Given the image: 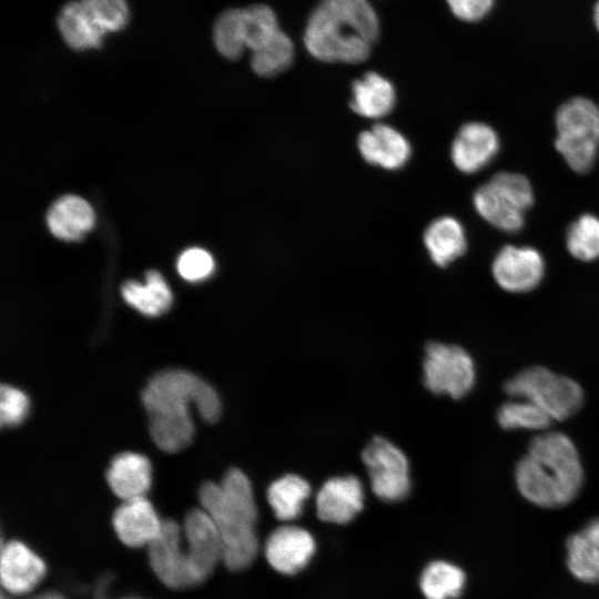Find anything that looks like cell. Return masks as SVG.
Returning a JSON list of instances; mask_svg holds the SVG:
<instances>
[{
    "mask_svg": "<svg viewBox=\"0 0 599 599\" xmlns=\"http://www.w3.org/2000/svg\"><path fill=\"white\" fill-rule=\"evenodd\" d=\"M142 403L150 417L151 437L166 453H176L192 441L191 404L205 422L213 423L221 415V400L214 388L182 369L153 376L142 392Z\"/></svg>",
    "mask_w": 599,
    "mask_h": 599,
    "instance_id": "cell-1",
    "label": "cell"
},
{
    "mask_svg": "<svg viewBox=\"0 0 599 599\" xmlns=\"http://www.w3.org/2000/svg\"><path fill=\"white\" fill-rule=\"evenodd\" d=\"M379 34V20L368 0H321L308 17L304 44L323 62L365 61Z\"/></svg>",
    "mask_w": 599,
    "mask_h": 599,
    "instance_id": "cell-2",
    "label": "cell"
},
{
    "mask_svg": "<svg viewBox=\"0 0 599 599\" xmlns=\"http://www.w3.org/2000/svg\"><path fill=\"white\" fill-rule=\"evenodd\" d=\"M515 479L519 493L542 508H558L579 494L585 474L578 450L565 434L547 432L535 436L518 461Z\"/></svg>",
    "mask_w": 599,
    "mask_h": 599,
    "instance_id": "cell-3",
    "label": "cell"
},
{
    "mask_svg": "<svg viewBox=\"0 0 599 599\" xmlns=\"http://www.w3.org/2000/svg\"><path fill=\"white\" fill-rule=\"evenodd\" d=\"M199 497L220 534L223 564L230 570L247 568L256 557L257 508L252 485L237 468L226 471L221 484L205 483Z\"/></svg>",
    "mask_w": 599,
    "mask_h": 599,
    "instance_id": "cell-4",
    "label": "cell"
},
{
    "mask_svg": "<svg viewBox=\"0 0 599 599\" xmlns=\"http://www.w3.org/2000/svg\"><path fill=\"white\" fill-rule=\"evenodd\" d=\"M555 148L576 173H587L599 151V106L590 99L575 97L556 112Z\"/></svg>",
    "mask_w": 599,
    "mask_h": 599,
    "instance_id": "cell-5",
    "label": "cell"
},
{
    "mask_svg": "<svg viewBox=\"0 0 599 599\" xmlns=\"http://www.w3.org/2000/svg\"><path fill=\"white\" fill-rule=\"evenodd\" d=\"M534 203L529 180L520 173L498 172L479 186L473 196L477 213L494 227L516 233L525 223V213Z\"/></svg>",
    "mask_w": 599,
    "mask_h": 599,
    "instance_id": "cell-6",
    "label": "cell"
},
{
    "mask_svg": "<svg viewBox=\"0 0 599 599\" xmlns=\"http://www.w3.org/2000/svg\"><path fill=\"white\" fill-rule=\"evenodd\" d=\"M504 388L511 397L532 402L556 420L569 418L583 403V392L577 382L541 366L520 370Z\"/></svg>",
    "mask_w": 599,
    "mask_h": 599,
    "instance_id": "cell-7",
    "label": "cell"
},
{
    "mask_svg": "<svg viewBox=\"0 0 599 599\" xmlns=\"http://www.w3.org/2000/svg\"><path fill=\"white\" fill-rule=\"evenodd\" d=\"M425 386L434 394L459 399L475 383V365L460 346L429 343L423 363Z\"/></svg>",
    "mask_w": 599,
    "mask_h": 599,
    "instance_id": "cell-8",
    "label": "cell"
},
{
    "mask_svg": "<svg viewBox=\"0 0 599 599\" xmlns=\"http://www.w3.org/2000/svg\"><path fill=\"white\" fill-rule=\"evenodd\" d=\"M374 494L386 501L403 499L409 491V467L404 453L389 440L375 437L363 450Z\"/></svg>",
    "mask_w": 599,
    "mask_h": 599,
    "instance_id": "cell-9",
    "label": "cell"
},
{
    "mask_svg": "<svg viewBox=\"0 0 599 599\" xmlns=\"http://www.w3.org/2000/svg\"><path fill=\"white\" fill-rule=\"evenodd\" d=\"M184 532L189 575L192 586L203 582L223 557L220 534L210 515L193 509L185 517Z\"/></svg>",
    "mask_w": 599,
    "mask_h": 599,
    "instance_id": "cell-10",
    "label": "cell"
},
{
    "mask_svg": "<svg viewBox=\"0 0 599 599\" xmlns=\"http://www.w3.org/2000/svg\"><path fill=\"white\" fill-rule=\"evenodd\" d=\"M491 272L496 283L510 293L536 288L545 273V262L531 246L505 245L495 256Z\"/></svg>",
    "mask_w": 599,
    "mask_h": 599,
    "instance_id": "cell-11",
    "label": "cell"
},
{
    "mask_svg": "<svg viewBox=\"0 0 599 599\" xmlns=\"http://www.w3.org/2000/svg\"><path fill=\"white\" fill-rule=\"evenodd\" d=\"M182 531L172 519H164L159 536L149 545L152 570L167 587L183 589L192 587Z\"/></svg>",
    "mask_w": 599,
    "mask_h": 599,
    "instance_id": "cell-12",
    "label": "cell"
},
{
    "mask_svg": "<svg viewBox=\"0 0 599 599\" xmlns=\"http://www.w3.org/2000/svg\"><path fill=\"white\" fill-rule=\"evenodd\" d=\"M497 132L484 122H468L451 143V160L463 173L471 174L487 166L499 151Z\"/></svg>",
    "mask_w": 599,
    "mask_h": 599,
    "instance_id": "cell-13",
    "label": "cell"
},
{
    "mask_svg": "<svg viewBox=\"0 0 599 599\" xmlns=\"http://www.w3.org/2000/svg\"><path fill=\"white\" fill-rule=\"evenodd\" d=\"M315 546V540L307 530L296 526H283L270 535L265 544V557L276 571L294 575L308 564Z\"/></svg>",
    "mask_w": 599,
    "mask_h": 599,
    "instance_id": "cell-14",
    "label": "cell"
},
{
    "mask_svg": "<svg viewBox=\"0 0 599 599\" xmlns=\"http://www.w3.org/2000/svg\"><path fill=\"white\" fill-rule=\"evenodd\" d=\"M364 491L355 476L328 479L316 496V512L321 520L347 524L362 510Z\"/></svg>",
    "mask_w": 599,
    "mask_h": 599,
    "instance_id": "cell-15",
    "label": "cell"
},
{
    "mask_svg": "<svg viewBox=\"0 0 599 599\" xmlns=\"http://www.w3.org/2000/svg\"><path fill=\"white\" fill-rule=\"evenodd\" d=\"M113 527L120 540L129 547L150 545L160 534L163 520L145 498L124 501L113 515Z\"/></svg>",
    "mask_w": 599,
    "mask_h": 599,
    "instance_id": "cell-16",
    "label": "cell"
},
{
    "mask_svg": "<svg viewBox=\"0 0 599 599\" xmlns=\"http://www.w3.org/2000/svg\"><path fill=\"white\" fill-rule=\"evenodd\" d=\"M1 581L3 587L16 595L32 590L45 575V564L28 546L12 540L2 547Z\"/></svg>",
    "mask_w": 599,
    "mask_h": 599,
    "instance_id": "cell-17",
    "label": "cell"
},
{
    "mask_svg": "<svg viewBox=\"0 0 599 599\" xmlns=\"http://www.w3.org/2000/svg\"><path fill=\"white\" fill-rule=\"evenodd\" d=\"M357 145L365 161L387 170L402 167L410 155V145L405 136L383 123L362 132Z\"/></svg>",
    "mask_w": 599,
    "mask_h": 599,
    "instance_id": "cell-18",
    "label": "cell"
},
{
    "mask_svg": "<svg viewBox=\"0 0 599 599\" xmlns=\"http://www.w3.org/2000/svg\"><path fill=\"white\" fill-rule=\"evenodd\" d=\"M106 479L112 491L124 501L142 498L151 487V464L141 454L122 453L111 461Z\"/></svg>",
    "mask_w": 599,
    "mask_h": 599,
    "instance_id": "cell-19",
    "label": "cell"
},
{
    "mask_svg": "<svg viewBox=\"0 0 599 599\" xmlns=\"http://www.w3.org/2000/svg\"><path fill=\"white\" fill-rule=\"evenodd\" d=\"M92 206L77 195H64L49 209L47 224L50 232L64 241H78L94 225Z\"/></svg>",
    "mask_w": 599,
    "mask_h": 599,
    "instance_id": "cell-20",
    "label": "cell"
},
{
    "mask_svg": "<svg viewBox=\"0 0 599 599\" xmlns=\"http://www.w3.org/2000/svg\"><path fill=\"white\" fill-rule=\"evenodd\" d=\"M566 549L571 575L582 582H599V518L569 536Z\"/></svg>",
    "mask_w": 599,
    "mask_h": 599,
    "instance_id": "cell-21",
    "label": "cell"
},
{
    "mask_svg": "<svg viewBox=\"0 0 599 599\" xmlns=\"http://www.w3.org/2000/svg\"><path fill=\"white\" fill-rule=\"evenodd\" d=\"M396 102L394 85L376 72H367L352 87L351 108L357 114L379 119L387 115Z\"/></svg>",
    "mask_w": 599,
    "mask_h": 599,
    "instance_id": "cell-22",
    "label": "cell"
},
{
    "mask_svg": "<svg viewBox=\"0 0 599 599\" xmlns=\"http://www.w3.org/2000/svg\"><path fill=\"white\" fill-rule=\"evenodd\" d=\"M425 246L435 264L445 267L467 250V240L461 223L451 216L434 220L424 234Z\"/></svg>",
    "mask_w": 599,
    "mask_h": 599,
    "instance_id": "cell-23",
    "label": "cell"
},
{
    "mask_svg": "<svg viewBox=\"0 0 599 599\" xmlns=\"http://www.w3.org/2000/svg\"><path fill=\"white\" fill-rule=\"evenodd\" d=\"M57 26L64 42L74 50L99 48L105 35L80 0L62 7Z\"/></svg>",
    "mask_w": 599,
    "mask_h": 599,
    "instance_id": "cell-24",
    "label": "cell"
},
{
    "mask_svg": "<svg viewBox=\"0 0 599 599\" xmlns=\"http://www.w3.org/2000/svg\"><path fill=\"white\" fill-rule=\"evenodd\" d=\"M123 300L146 316H159L172 304V293L163 276L152 270L145 274V283L128 281L121 288Z\"/></svg>",
    "mask_w": 599,
    "mask_h": 599,
    "instance_id": "cell-25",
    "label": "cell"
},
{
    "mask_svg": "<svg viewBox=\"0 0 599 599\" xmlns=\"http://www.w3.org/2000/svg\"><path fill=\"white\" fill-rule=\"evenodd\" d=\"M309 494L308 483L297 475L290 474L270 485L267 500L280 520L290 521L301 515Z\"/></svg>",
    "mask_w": 599,
    "mask_h": 599,
    "instance_id": "cell-26",
    "label": "cell"
},
{
    "mask_svg": "<svg viewBox=\"0 0 599 599\" xmlns=\"http://www.w3.org/2000/svg\"><path fill=\"white\" fill-rule=\"evenodd\" d=\"M420 589L426 599H456L466 583V575L447 561L430 562L420 576Z\"/></svg>",
    "mask_w": 599,
    "mask_h": 599,
    "instance_id": "cell-27",
    "label": "cell"
},
{
    "mask_svg": "<svg viewBox=\"0 0 599 599\" xmlns=\"http://www.w3.org/2000/svg\"><path fill=\"white\" fill-rule=\"evenodd\" d=\"M294 59V44L281 29L263 48L252 52L251 67L261 77H273L286 70Z\"/></svg>",
    "mask_w": 599,
    "mask_h": 599,
    "instance_id": "cell-28",
    "label": "cell"
},
{
    "mask_svg": "<svg viewBox=\"0 0 599 599\" xmlns=\"http://www.w3.org/2000/svg\"><path fill=\"white\" fill-rule=\"evenodd\" d=\"M213 42L226 59L242 55L246 49L243 26V8H231L219 14L213 24Z\"/></svg>",
    "mask_w": 599,
    "mask_h": 599,
    "instance_id": "cell-29",
    "label": "cell"
},
{
    "mask_svg": "<svg viewBox=\"0 0 599 599\" xmlns=\"http://www.w3.org/2000/svg\"><path fill=\"white\" fill-rule=\"evenodd\" d=\"M568 252L577 260L592 262L599 258V217L585 213L567 231Z\"/></svg>",
    "mask_w": 599,
    "mask_h": 599,
    "instance_id": "cell-30",
    "label": "cell"
},
{
    "mask_svg": "<svg viewBox=\"0 0 599 599\" xmlns=\"http://www.w3.org/2000/svg\"><path fill=\"white\" fill-rule=\"evenodd\" d=\"M504 403L497 413V422L504 429L542 430L554 420L545 410L530 400Z\"/></svg>",
    "mask_w": 599,
    "mask_h": 599,
    "instance_id": "cell-31",
    "label": "cell"
},
{
    "mask_svg": "<svg viewBox=\"0 0 599 599\" xmlns=\"http://www.w3.org/2000/svg\"><path fill=\"white\" fill-rule=\"evenodd\" d=\"M243 26L245 45L252 52L263 48L281 30L273 9L262 3L243 8Z\"/></svg>",
    "mask_w": 599,
    "mask_h": 599,
    "instance_id": "cell-32",
    "label": "cell"
},
{
    "mask_svg": "<svg viewBox=\"0 0 599 599\" xmlns=\"http://www.w3.org/2000/svg\"><path fill=\"white\" fill-rule=\"evenodd\" d=\"M94 22L103 32H116L129 20V7L125 0H80Z\"/></svg>",
    "mask_w": 599,
    "mask_h": 599,
    "instance_id": "cell-33",
    "label": "cell"
},
{
    "mask_svg": "<svg viewBox=\"0 0 599 599\" xmlns=\"http://www.w3.org/2000/svg\"><path fill=\"white\" fill-rule=\"evenodd\" d=\"M214 265V260L207 251L191 247L179 256L176 267L184 280L199 282L212 275Z\"/></svg>",
    "mask_w": 599,
    "mask_h": 599,
    "instance_id": "cell-34",
    "label": "cell"
},
{
    "mask_svg": "<svg viewBox=\"0 0 599 599\" xmlns=\"http://www.w3.org/2000/svg\"><path fill=\"white\" fill-rule=\"evenodd\" d=\"M29 410L28 396L11 385L0 389V422L2 426H17L24 420Z\"/></svg>",
    "mask_w": 599,
    "mask_h": 599,
    "instance_id": "cell-35",
    "label": "cell"
},
{
    "mask_svg": "<svg viewBox=\"0 0 599 599\" xmlns=\"http://www.w3.org/2000/svg\"><path fill=\"white\" fill-rule=\"evenodd\" d=\"M446 2L457 19L477 22L493 10L496 0H446Z\"/></svg>",
    "mask_w": 599,
    "mask_h": 599,
    "instance_id": "cell-36",
    "label": "cell"
},
{
    "mask_svg": "<svg viewBox=\"0 0 599 599\" xmlns=\"http://www.w3.org/2000/svg\"><path fill=\"white\" fill-rule=\"evenodd\" d=\"M32 599H64V598L57 592H47V593L37 596Z\"/></svg>",
    "mask_w": 599,
    "mask_h": 599,
    "instance_id": "cell-37",
    "label": "cell"
},
{
    "mask_svg": "<svg viewBox=\"0 0 599 599\" xmlns=\"http://www.w3.org/2000/svg\"><path fill=\"white\" fill-rule=\"evenodd\" d=\"M593 22L597 31L599 32V1L595 4L593 8Z\"/></svg>",
    "mask_w": 599,
    "mask_h": 599,
    "instance_id": "cell-38",
    "label": "cell"
},
{
    "mask_svg": "<svg viewBox=\"0 0 599 599\" xmlns=\"http://www.w3.org/2000/svg\"><path fill=\"white\" fill-rule=\"evenodd\" d=\"M95 599H109V598H105V597H104L103 595H101L100 591H99V592H97V598H95ZM122 599H140V598H133V597H131V598H122Z\"/></svg>",
    "mask_w": 599,
    "mask_h": 599,
    "instance_id": "cell-39",
    "label": "cell"
},
{
    "mask_svg": "<svg viewBox=\"0 0 599 599\" xmlns=\"http://www.w3.org/2000/svg\"><path fill=\"white\" fill-rule=\"evenodd\" d=\"M3 599H6V598H3Z\"/></svg>",
    "mask_w": 599,
    "mask_h": 599,
    "instance_id": "cell-40",
    "label": "cell"
}]
</instances>
